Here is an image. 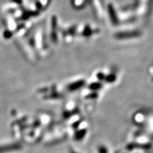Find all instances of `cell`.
<instances>
[{
  "mask_svg": "<svg viewBox=\"0 0 153 153\" xmlns=\"http://www.w3.org/2000/svg\"><path fill=\"white\" fill-rule=\"evenodd\" d=\"M20 149V146L17 144H12V145H7L0 147V153H3L9 151H16Z\"/></svg>",
  "mask_w": 153,
  "mask_h": 153,
  "instance_id": "6da1fadb",
  "label": "cell"
},
{
  "mask_svg": "<svg viewBox=\"0 0 153 153\" xmlns=\"http://www.w3.org/2000/svg\"><path fill=\"white\" fill-rule=\"evenodd\" d=\"M99 153H108V150L106 147H100L98 149Z\"/></svg>",
  "mask_w": 153,
  "mask_h": 153,
  "instance_id": "7a4b0ae2",
  "label": "cell"
},
{
  "mask_svg": "<svg viewBox=\"0 0 153 153\" xmlns=\"http://www.w3.org/2000/svg\"><path fill=\"white\" fill-rule=\"evenodd\" d=\"M70 153H77V152H74V151H71V152H70Z\"/></svg>",
  "mask_w": 153,
  "mask_h": 153,
  "instance_id": "3957f363",
  "label": "cell"
}]
</instances>
